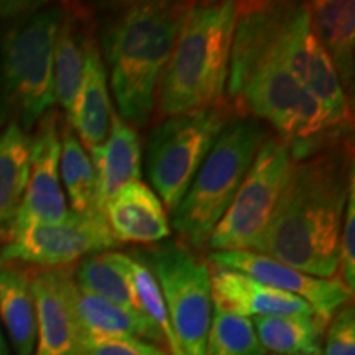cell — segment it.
I'll use <instances>...</instances> for the list:
<instances>
[{
    "label": "cell",
    "instance_id": "obj_1",
    "mask_svg": "<svg viewBox=\"0 0 355 355\" xmlns=\"http://www.w3.org/2000/svg\"><path fill=\"white\" fill-rule=\"evenodd\" d=\"M354 184L352 139L301 159L257 252L313 277L336 278L340 229Z\"/></svg>",
    "mask_w": 355,
    "mask_h": 355
},
{
    "label": "cell",
    "instance_id": "obj_2",
    "mask_svg": "<svg viewBox=\"0 0 355 355\" xmlns=\"http://www.w3.org/2000/svg\"><path fill=\"white\" fill-rule=\"evenodd\" d=\"M191 3L127 2L97 20V42L117 114L132 127H144L152 119L159 78Z\"/></svg>",
    "mask_w": 355,
    "mask_h": 355
},
{
    "label": "cell",
    "instance_id": "obj_3",
    "mask_svg": "<svg viewBox=\"0 0 355 355\" xmlns=\"http://www.w3.org/2000/svg\"><path fill=\"white\" fill-rule=\"evenodd\" d=\"M239 2L191 3L155 94L163 119L225 101Z\"/></svg>",
    "mask_w": 355,
    "mask_h": 355
},
{
    "label": "cell",
    "instance_id": "obj_4",
    "mask_svg": "<svg viewBox=\"0 0 355 355\" xmlns=\"http://www.w3.org/2000/svg\"><path fill=\"white\" fill-rule=\"evenodd\" d=\"M61 6H42L7 20L0 35V123L30 133L55 104L53 55Z\"/></svg>",
    "mask_w": 355,
    "mask_h": 355
},
{
    "label": "cell",
    "instance_id": "obj_5",
    "mask_svg": "<svg viewBox=\"0 0 355 355\" xmlns=\"http://www.w3.org/2000/svg\"><path fill=\"white\" fill-rule=\"evenodd\" d=\"M232 102L235 112L268 123L275 135L290 146L296 163L337 141L352 139V122L337 117L275 63L257 69Z\"/></svg>",
    "mask_w": 355,
    "mask_h": 355
},
{
    "label": "cell",
    "instance_id": "obj_6",
    "mask_svg": "<svg viewBox=\"0 0 355 355\" xmlns=\"http://www.w3.org/2000/svg\"><path fill=\"white\" fill-rule=\"evenodd\" d=\"M268 135V130L250 117L234 119L222 130L188 193L171 212V230L181 243L194 250L207 245Z\"/></svg>",
    "mask_w": 355,
    "mask_h": 355
},
{
    "label": "cell",
    "instance_id": "obj_7",
    "mask_svg": "<svg viewBox=\"0 0 355 355\" xmlns=\"http://www.w3.org/2000/svg\"><path fill=\"white\" fill-rule=\"evenodd\" d=\"M230 101L163 119L150 133L145 168L153 191L171 212L225 127L235 119Z\"/></svg>",
    "mask_w": 355,
    "mask_h": 355
},
{
    "label": "cell",
    "instance_id": "obj_8",
    "mask_svg": "<svg viewBox=\"0 0 355 355\" xmlns=\"http://www.w3.org/2000/svg\"><path fill=\"white\" fill-rule=\"evenodd\" d=\"M133 254L145 261L162 288L175 339L173 355H204L214 311L207 260L175 241Z\"/></svg>",
    "mask_w": 355,
    "mask_h": 355
},
{
    "label": "cell",
    "instance_id": "obj_9",
    "mask_svg": "<svg viewBox=\"0 0 355 355\" xmlns=\"http://www.w3.org/2000/svg\"><path fill=\"white\" fill-rule=\"evenodd\" d=\"M295 165L290 146L277 135L266 137L207 247L257 252Z\"/></svg>",
    "mask_w": 355,
    "mask_h": 355
},
{
    "label": "cell",
    "instance_id": "obj_10",
    "mask_svg": "<svg viewBox=\"0 0 355 355\" xmlns=\"http://www.w3.org/2000/svg\"><path fill=\"white\" fill-rule=\"evenodd\" d=\"M117 245L104 212L69 209L66 219L58 224L15 225L0 250V261L68 268L89 255L112 250Z\"/></svg>",
    "mask_w": 355,
    "mask_h": 355
},
{
    "label": "cell",
    "instance_id": "obj_11",
    "mask_svg": "<svg viewBox=\"0 0 355 355\" xmlns=\"http://www.w3.org/2000/svg\"><path fill=\"white\" fill-rule=\"evenodd\" d=\"M206 260L209 265L241 272L266 286L298 296L326 326L337 311L352 301V295L339 278L313 277L259 252L212 250Z\"/></svg>",
    "mask_w": 355,
    "mask_h": 355
},
{
    "label": "cell",
    "instance_id": "obj_12",
    "mask_svg": "<svg viewBox=\"0 0 355 355\" xmlns=\"http://www.w3.org/2000/svg\"><path fill=\"white\" fill-rule=\"evenodd\" d=\"M60 114L50 109L30 137V173L15 225L58 224L68 216V202L60 176ZM12 227V229H13Z\"/></svg>",
    "mask_w": 355,
    "mask_h": 355
},
{
    "label": "cell",
    "instance_id": "obj_13",
    "mask_svg": "<svg viewBox=\"0 0 355 355\" xmlns=\"http://www.w3.org/2000/svg\"><path fill=\"white\" fill-rule=\"evenodd\" d=\"M37 311L35 355H84L86 336L76 311V283L69 268L32 275Z\"/></svg>",
    "mask_w": 355,
    "mask_h": 355
},
{
    "label": "cell",
    "instance_id": "obj_14",
    "mask_svg": "<svg viewBox=\"0 0 355 355\" xmlns=\"http://www.w3.org/2000/svg\"><path fill=\"white\" fill-rule=\"evenodd\" d=\"M212 303L235 316H316L313 308L298 296L278 291L241 272L209 265Z\"/></svg>",
    "mask_w": 355,
    "mask_h": 355
},
{
    "label": "cell",
    "instance_id": "obj_15",
    "mask_svg": "<svg viewBox=\"0 0 355 355\" xmlns=\"http://www.w3.org/2000/svg\"><path fill=\"white\" fill-rule=\"evenodd\" d=\"M104 216L117 243H158L171 235L170 217L158 194L141 181L123 186L105 202Z\"/></svg>",
    "mask_w": 355,
    "mask_h": 355
},
{
    "label": "cell",
    "instance_id": "obj_16",
    "mask_svg": "<svg viewBox=\"0 0 355 355\" xmlns=\"http://www.w3.org/2000/svg\"><path fill=\"white\" fill-rule=\"evenodd\" d=\"M97 43V19L91 8L61 6V19L55 40L53 76L55 101L69 112L78 94L83 71L91 48Z\"/></svg>",
    "mask_w": 355,
    "mask_h": 355
},
{
    "label": "cell",
    "instance_id": "obj_17",
    "mask_svg": "<svg viewBox=\"0 0 355 355\" xmlns=\"http://www.w3.org/2000/svg\"><path fill=\"white\" fill-rule=\"evenodd\" d=\"M96 176V206L104 212L105 202L117 191L141 178V144L135 127L112 112L107 139L87 150Z\"/></svg>",
    "mask_w": 355,
    "mask_h": 355
},
{
    "label": "cell",
    "instance_id": "obj_18",
    "mask_svg": "<svg viewBox=\"0 0 355 355\" xmlns=\"http://www.w3.org/2000/svg\"><path fill=\"white\" fill-rule=\"evenodd\" d=\"M112 112L107 69L97 42L87 55L81 84L66 123L73 128L84 148L91 150L107 139Z\"/></svg>",
    "mask_w": 355,
    "mask_h": 355
},
{
    "label": "cell",
    "instance_id": "obj_19",
    "mask_svg": "<svg viewBox=\"0 0 355 355\" xmlns=\"http://www.w3.org/2000/svg\"><path fill=\"white\" fill-rule=\"evenodd\" d=\"M314 37L334 66L344 92L352 101L355 76V2L318 0L308 3Z\"/></svg>",
    "mask_w": 355,
    "mask_h": 355
},
{
    "label": "cell",
    "instance_id": "obj_20",
    "mask_svg": "<svg viewBox=\"0 0 355 355\" xmlns=\"http://www.w3.org/2000/svg\"><path fill=\"white\" fill-rule=\"evenodd\" d=\"M0 324L13 354L35 355L37 311L32 275L13 261H0Z\"/></svg>",
    "mask_w": 355,
    "mask_h": 355
},
{
    "label": "cell",
    "instance_id": "obj_21",
    "mask_svg": "<svg viewBox=\"0 0 355 355\" xmlns=\"http://www.w3.org/2000/svg\"><path fill=\"white\" fill-rule=\"evenodd\" d=\"M76 311L86 339H141L165 345L162 331L145 314L78 290Z\"/></svg>",
    "mask_w": 355,
    "mask_h": 355
},
{
    "label": "cell",
    "instance_id": "obj_22",
    "mask_svg": "<svg viewBox=\"0 0 355 355\" xmlns=\"http://www.w3.org/2000/svg\"><path fill=\"white\" fill-rule=\"evenodd\" d=\"M30 173V137L17 123L0 130V245L10 237Z\"/></svg>",
    "mask_w": 355,
    "mask_h": 355
},
{
    "label": "cell",
    "instance_id": "obj_23",
    "mask_svg": "<svg viewBox=\"0 0 355 355\" xmlns=\"http://www.w3.org/2000/svg\"><path fill=\"white\" fill-rule=\"evenodd\" d=\"M252 324L266 354L322 355L326 324L318 316L254 318Z\"/></svg>",
    "mask_w": 355,
    "mask_h": 355
},
{
    "label": "cell",
    "instance_id": "obj_24",
    "mask_svg": "<svg viewBox=\"0 0 355 355\" xmlns=\"http://www.w3.org/2000/svg\"><path fill=\"white\" fill-rule=\"evenodd\" d=\"M73 279L81 293L140 313L127 275L119 265L114 250L101 252L83 259L74 268Z\"/></svg>",
    "mask_w": 355,
    "mask_h": 355
},
{
    "label": "cell",
    "instance_id": "obj_25",
    "mask_svg": "<svg viewBox=\"0 0 355 355\" xmlns=\"http://www.w3.org/2000/svg\"><path fill=\"white\" fill-rule=\"evenodd\" d=\"M60 176L68 193L71 211L97 209L96 176L89 153L68 123L61 127Z\"/></svg>",
    "mask_w": 355,
    "mask_h": 355
},
{
    "label": "cell",
    "instance_id": "obj_26",
    "mask_svg": "<svg viewBox=\"0 0 355 355\" xmlns=\"http://www.w3.org/2000/svg\"><path fill=\"white\" fill-rule=\"evenodd\" d=\"M115 255H117L119 265H121L123 273L127 275L140 313L145 314L162 331L163 337H165V345L168 347V352L173 355L175 339H173V331L170 326V319H168L166 304L165 300H163L162 288H159L153 272L135 254L115 252Z\"/></svg>",
    "mask_w": 355,
    "mask_h": 355
},
{
    "label": "cell",
    "instance_id": "obj_27",
    "mask_svg": "<svg viewBox=\"0 0 355 355\" xmlns=\"http://www.w3.org/2000/svg\"><path fill=\"white\" fill-rule=\"evenodd\" d=\"M204 355H266L252 319L235 316L214 306Z\"/></svg>",
    "mask_w": 355,
    "mask_h": 355
},
{
    "label": "cell",
    "instance_id": "obj_28",
    "mask_svg": "<svg viewBox=\"0 0 355 355\" xmlns=\"http://www.w3.org/2000/svg\"><path fill=\"white\" fill-rule=\"evenodd\" d=\"M322 355H355V311L352 301L337 311L326 326Z\"/></svg>",
    "mask_w": 355,
    "mask_h": 355
},
{
    "label": "cell",
    "instance_id": "obj_29",
    "mask_svg": "<svg viewBox=\"0 0 355 355\" xmlns=\"http://www.w3.org/2000/svg\"><path fill=\"white\" fill-rule=\"evenodd\" d=\"M340 283L354 296L355 291V184L350 188L347 206H345L343 229L339 237V266Z\"/></svg>",
    "mask_w": 355,
    "mask_h": 355
},
{
    "label": "cell",
    "instance_id": "obj_30",
    "mask_svg": "<svg viewBox=\"0 0 355 355\" xmlns=\"http://www.w3.org/2000/svg\"><path fill=\"white\" fill-rule=\"evenodd\" d=\"M84 355H170V352L141 339H86Z\"/></svg>",
    "mask_w": 355,
    "mask_h": 355
},
{
    "label": "cell",
    "instance_id": "obj_31",
    "mask_svg": "<svg viewBox=\"0 0 355 355\" xmlns=\"http://www.w3.org/2000/svg\"><path fill=\"white\" fill-rule=\"evenodd\" d=\"M40 6V2H0V19L12 20Z\"/></svg>",
    "mask_w": 355,
    "mask_h": 355
},
{
    "label": "cell",
    "instance_id": "obj_32",
    "mask_svg": "<svg viewBox=\"0 0 355 355\" xmlns=\"http://www.w3.org/2000/svg\"><path fill=\"white\" fill-rule=\"evenodd\" d=\"M0 355H13L10 344H8L6 332L2 329V324H0Z\"/></svg>",
    "mask_w": 355,
    "mask_h": 355
},
{
    "label": "cell",
    "instance_id": "obj_33",
    "mask_svg": "<svg viewBox=\"0 0 355 355\" xmlns=\"http://www.w3.org/2000/svg\"><path fill=\"white\" fill-rule=\"evenodd\" d=\"M266 355H273V354H266Z\"/></svg>",
    "mask_w": 355,
    "mask_h": 355
}]
</instances>
